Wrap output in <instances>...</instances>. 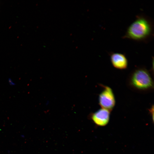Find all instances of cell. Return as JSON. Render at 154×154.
I'll return each instance as SVG.
<instances>
[{
	"label": "cell",
	"instance_id": "6da1fadb",
	"mask_svg": "<svg viewBox=\"0 0 154 154\" xmlns=\"http://www.w3.org/2000/svg\"><path fill=\"white\" fill-rule=\"evenodd\" d=\"M153 27L151 19L143 14L138 15L127 28L122 38L147 43L153 38Z\"/></svg>",
	"mask_w": 154,
	"mask_h": 154
},
{
	"label": "cell",
	"instance_id": "7a4b0ae2",
	"mask_svg": "<svg viewBox=\"0 0 154 154\" xmlns=\"http://www.w3.org/2000/svg\"><path fill=\"white\" fill-rule=\"evenodd\" d=\"M127 82L129 86L136 91L145 93L153 89V81L151 74L144 67L135 69L129 75Z\"/></svg>",
	"mask_w": 154,
	"mask_h": 154
},
{
	"label": "cell",
	"instance_id": "3957f363",
	"mask_svg": "<svg viewBox=\"0 0 154 154\" xmlns=\"http://www.w3.org/2000/svg\"><path fill=\"white\" fill-rule=\"evenodd\" d=\"M103 90L99 97V103L102 107L110 112L114 108L116 103L114 94L112 89L109 87L101 84Z\"/></svg>",
	"mask_w": 154,
	"mask_h": 154
},
{
	"label": "cell",
	"instance_id": "277c9868",
	"mask_svg": "<svg viewBox=\"0 0 154 154\" xmlns=\"http://www.w3.org/2000/svg\"><path fill=\"white\" fill-rule=\"evenodd\" d=\"M109 54L111 63L114 67L121 70L127 68L128 61L124 54L111 52Z\"/></svg>",
	"mask_w": 154,
	"mask_h": 154
},
{
	"label": "cell",
	"instance_id": "5b68a950",
	"mask_svg": "<svg viewBox=\"0 0 154 154\" xmlns=\"http://www.w3.org/2000/svg\"><path fill=\"white\" fill-rule=\"evenodd\" d=\"M110 114L109 111L102 108L92 114L91 118L97 125L104 126L109 121Z\"/></svg>",
	"mask_w": 154,
	"mask_h": 154
},
{
	"label": "cell",
	"instance_id": "8992f818",
	"mask_svg": "<svg viewBox=\"0 0 154 154\" xmlns=\"http://www.w3.org/2000/svg\"><path fill=\"white\" fill-rule=\"evenodd\" d=\"M151 114L152 115V116L153 117V112H154V106L153 105L151 108L149 110Z\"/></svg>",
	"mask_w": 154,
	"mask_h": 154
},
{
	"label": "cell",
	"instance_id": "52a82bcc",
	"mask_svg": "<svg viewBox=\"0 0 154 154\" xmlns=\"http://www.w3.org/2000/svg\"><path fill=\"white\" fill-rule=\"evenodd\" d=\"M8 82L9 84L11 86H14L15 85V84L11 78H8Z\"/></svg>",
	"mask_w": 154,
	"mask_h": 154
}]
</instances>
